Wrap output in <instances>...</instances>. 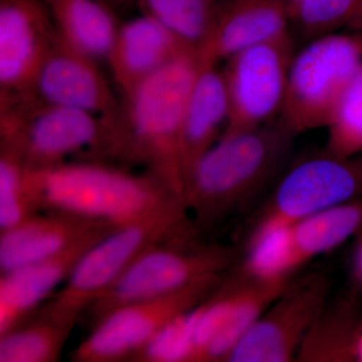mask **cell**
<instances>
[{"label": "cell", "mask_w": 362, "mask_h": 362, "mask_svg": "<svg viewBox=\"0 0 362 362\" xmlns=\"http://www.w3.org/2000/svg\"><path fill=\"white\" fill-rule=\"evenodd\" d=\"M356 359L358 361H362V332L359 333L358 339H357Z\"/></svg>", "instance_id": "obj_30"}, {"label": "cell", "mask_w": 362, "mask_h": 362, "mask_svg": "<svg viewBox=\"0 0 362 362\" xmlns=\"http://www.w3.org/2000/svg\"><path fill=\"white\" fill-rule=\"evenodd\" d=\"M115 225L64 211H42L0 235V272L51 258L83 240L107 235Z\"/></svg>", "instance_id": "obj_14"}, {"label": "cell", "mask_w": 362, "mask_h": 362, "mask_svg": "<svg viewBox=\"0 0 362 362\" xmlns=\"http://www.w3.org/2000/svg\"><path fill=\"white\" fill-rule=\"evenodd\" d=\"M362 197V154L343 157L324 150L288 169L269 211L297 221Z\"/></svg>", "instance_id": "obj_11"}, {"label": "cell", "mask_w": 362, "mask_h": 362, "mask_svg": "<svg viewBox=\"0 0 362 362\" xmlns=\"http://www.w3.org/2000/svg\"><path fill=\"white\" fill-rule=\"evenodd\" d=\"M218 65L201 59L188 96L181 138L185 185L197 162L220 139L228 125L230 104L223 71Z\"/></svg>", "instance_id": "obj_18"}, {"label": "cell", "mask_w": 362, "mask_h": 362, "mask_svg": "<svg viewBox=\"0 0 362 362\" xmlns=\"http://www.w3.org/2000/svg\"><path fill=\"white\" fill-rule=\"evenodd\" d=\"M73 329L39 309L23 323L0 335V362L59 361Z\"/></svg>", "instance_id": "obj_24"}, {"label": "cell", "mask_w": 362, "mask_h": 362, "mask_svg": "<svg viewBox=\"0 0 362 362\" xmlns=\"http://www.w3.org/2000/svg\"><path fill=\"white\" fill-rule=\"evenodd\" d=\"M295 51L292 33L251 45L226 59L230 116L223 133L256 129L280 116Z\"/></svg>", "instance_id": "obj_8"}, {"label": "cell", "mask_w": 362, "mask_h": 362, "mask_svg": "<svg viewBox=\"0 0 362 362\" xmlns=\"http://www.w3.org/2000/svg\"><path fill=\"white\" fill-rule=\"evenodd\" d=\"M325 150L335 156L362 154V66L347 86L327 125Z\"/></svg>", "instance_id": "obj_28"}, {"label": "cell", "mask_w": 362, "mask_h": 362, "mask_svg": "<svg viewBox=\"0 0 362 362\" xmlns=\"http://www.w3.org/2000/svg\"><path fill=\"white\" fill-rule=\"evenodd\" d=\"M235 283L232 312L223 329L206 349L202 362L226 361L259 317L289 286L288 280L263 281L246 274L244 279Z\"/></svg>", "instance_id": "obj_20"}, {"label": "cell", "mask_w": 362, "mask_h": 362, "mask_svg": "<svg viewBox=\"0 0 362 362\" xmlns=\"http://www.w3.org/2000/svg\"><path fill=\"white\" fill-rule=\"evenodd\" d=\"M291 33L290 0H225L199 58L218 64L235 52Z\"/></svg>", "instance_id": "obj_16"}, {"label": "cell", "mask_w": 362, "mask_h": 362, "mask_svg": "<svg viewBox=\"0 0 362 362\" xmlns=\"http://www.w3.org/2000/svg\"><path fill=\"white\" fill-rule=\"evenodd\" d=\"M28 185L40 211H64L115 226L141 218L178 195L149 173L135 175L94 160L28 169Z\"/></svg>", "instance_id": "obj_3"}, {"label": "cell", "mask_w": 362, "mask_h": 362, "mask_svg": "<svg viewBox=\"0 0 362 362\" xmlns=\"http://www.w3.org/2000/svg\"><path fill=\"white\" fill-rule=\"evenodd\" d=\"M59 40L96 61L107 59L119 25L103 0H44Z\"/></svg>", "instance_id": "obj_19"}, {"label": "cell", "mask_w": 362, "mask_h": 362, "mask_svg": "<svg viewBox=\"0 0 362 362\" xmlns=\"http://www.w3.org/2000/svg\"><path fill=\"white\" fill-rule=\"evenodd\" d=\"M221 278L209 279L164 296L120 307L93 326L90 334L71 351V361H129L176 316L211 296L220 287Z\"/></svg>", "instance_id": "obj_9"}, {"label": "cell", "mask_w": 362, "mask_h": 362, "mask_svg": "<svg viewBox=\"0 0 362 362\" xmlns=\"http://www.w3.org/2000/svg\"><path fill=\"white\" fill-rule=\"evenodd\" d=\"M16 98L78 109L116 122L122 115L98 61L63 44L59 37L30 89Z\"/></svg>", "instance_id": "obj_13"}, {"label": "cell", "mask_w": 362, "mask_h": 362, "mask_svg": "<svg viewBox=\"0 0 362 362\" xmlns=\"http://www.w3.org/2000/svg\"><path fill=\"white\" fill-rule=\"evenodd\" d=\"M298 1H299V0H290V2H291V6Z\"/></svg>", "instance_id": "obj_33"}, {"label": "cell", "mask_w": 362, "mask_h": 362, "mask_svg": "<svg viewBox=\"0 0 362 362\" xmlns=\"http://www.w3.org/2000/svg\"><path fill=\"white\" fill-rule=\"evenodd\" d=\"M187 49H190L181 44L160 23L141 13L119 26L106 61L117 86L125 96Z\"/></svg>", "instance_id": "obj_17"}, {"label": "cell", "mask_w": 362, "mask_h": 362, "mask_svg": "<svg viewBox=\"0 0 362 362\" xmlns=\"http://www.w3.org/2000/svg\"><path fill=\"white\" fill-rule=\"evenodd\" d=\"M105 235L90 238L51 258L1 274L0 335L23 323L49 301L70 277L81 257Z\"/></svg>", "instance_id": "obj_15"}, {"label": "cell", "mask_w": 362, "mask_h": 362, "mask_svg": "<svg viewBox=\"0 0 362 362\" xmlns=\"http://www.w3.org/2000/svg\"><path fill=\"white\" fill-rule=\"evenodd\" d=\"M362 66V30L331 33L295 52L280 117L297 136L327 127Z\"/></svg>", "instance_id": "obj_6"}, {"label": "cell", "mask_w": 362, "mask_h": 362, "mask_svg": "<svg viewBox=\"0 0 362 362\" xmlns=\"http://www.w3.org/2000/svg\"><path fill=\"white\" fill-rule=\"evenodd\" d=\"M40 213L28 185V169L13 152L0 147V232Z\"/></svg>", "instance_id": "obj_26"}, {"label": "cell", "mask_w": 362, "mask_h": 362, "mask_svg": "<svg viewBox=\"0 0 362 362\" xmlns=\"http://www.w3.org/2000/svg\"><path fill=\"white\" fill-rule=\"evenodd\" d=\"M118 122L90 112L26 98L0 102V147L28 169L61 165L73 156H115Z\"/></svg>", "instance_id": "obj_5"}, {"label": "cell", "mask_w": 362, "mask_h": 362, "mask_svg": "<svg viewBox=\"0 0 362 362\" xmlns=\"http://www.w3.org/2000/svg\"><path fill=\"white\" fill-rule=\"evenodd\" d=\"M296 134L280 116L237 133H223L185 181L183 199L195 223L213 225L239 209L278 175Z\"/></svg>", "instance_id": "obj_2"}, {"label": "cell", "mask_w": 362, "mask_h": 362, "mask_svg": "<svg viewBox=\"0 0 362 362\" xmlns=\"http://www.w3.org/2000/svg\"><path fill=\"white\" fill-rule=\"evenodd\" d=\"M204 302L176 316L128 361L189 362Z\"/></svg>", "instance_id": "obj_29"}, {"label": "cell", "mask_w": 362, "mask_h": 362, "mask_svg": "<svg viewBox=\"0 0 362 362\" xmlns=\"http://www.w3.org/2000/svg\"><path fill=\"white\" fill-rule=\"evenodd\" d=\"M295 221L268 211L257 226L247 247L244 271L263 281L288 280L299 267L295 250Z\"/></svg>", "instance_id": "obj_21"}, {"label": "cell", "mask_w": 362, "mask_h": 362, "mask_svg": "<svg viewBox=\"0 0 362 362\" xmlns=\"http://www.w3.org/2000/svg\"><path fill=\"white\" fill-rule=\"evenodd\" d=\"M362 228V197L301 218L294 223L298 264L337 249Z\"/></svg>", "instance_id": "obj_22"}, {"label": "cell", "mask_w": 362, "mask_h": 362, "mask_svg": "<svg viewBox=\"0 0 362 362\" xmlns=\"http://www.w3.org/2000/svg\"><path fill=\"white\" fill-rule=\"evenodd\" d=\"M327 281L317 277L288 286L235 347L228 362H286L326 307Z\"/></svg>", "instance_id": "obj_10"}, {"label": "cell", "mask_w": 362, "mask_h": 362, "mask_svg": "<svg viewBox=\"0 0 362 362\" xmlns=\"http://www.w3.org/2000/svg\"><path fill=\"white\" fill-rule=\"evenodd\" d=\"M357 264H358V270L362 277V240L361 247H359L358 258H357Z\"/></svg>", "instance_id": "obj_32"}, {"label": "cell", "mask_w": 362, "mask_h": 362, "mask_svg": "<svg viewBox=\"0 0 362 362\" xmlns=\"http://www.w3.org/2000/svg\"><path fill=\"white\" fill-rule=\"evenodd\" d=\"M201 64L187 49L126 94L116 158L139 164L183 197L181 138L188 96Z\"/></svg>", "instance_id": "obj_1"}, {"label": "cell", "mask_w": 362, "mask_h": 362, "mask_svg": "<svg viewBox=\"0 0 362 362\" xmlns=\"http://www.w3.org/2000/svg\"><path fill=\"white\" fill-rule=\"evenodd\" d=\"M57 40L44 0H0V101L28 92Z\"/></svg>", "instance_id": "obj_12"}, {"label": "cell", "mask_w": 362, "mask_h": 362, "mask_svg": "<svg viewBox=\"0 0 362 362\" xmlns=\"http://www.w3.org/2000/svg\"><path fill=\"white\" fill-rule=\"evenodd\" d=\"M225 0H138L141 13L156 20L188 49L199 52L213 35Z\"/></svg>", "instance_id": "obj_23"}, {"label": "cell", "mask_w": 362, "mask_h": 362, "mask_svg": "<svg viewBox=\"0 0 362 362\" xmlns=\"http://www.w3.org/2000/svg\"><path fill=\"white\" fill-rule=\"evenodd\" d=\"M194 233L169 238L142 252L86 311L92 325L125 305L221 278L230 266L232 255L221 247L195 244Z\"/></svg>", "instance_id": "obj_7"}, {"label": "cell", "mask_w": 362, "mask_h": 362, "mask_svg": "<svg viewBox=\"0 0 362 362\" xmlns=\"http://www.w3.org/2000/svg\"><path fill=\"white\" fill-rule=\"evenodd\" d=\"M362 18V0H299L291 6V28L310 40L349 28Z\"/></svg>", "instance_id": "obj_27"}, {"label": "cell", "mask_w": 362, "mask_h": 362, "mask_svg": "<svg viewBox=\"0 0 362 362\" xmlns=\"http://www.w3.org/2000/svg\"><path fill=\"white\" fill-rule=\"evenodd\" d=\"M194 230L185 199L173 195L151 213L117 226L92 245L42 311L57 322L75 327L90 305L142 252L162 240Z\"/></svg>", "instance_id": "obj_4"}, {"label": "cell", "mask_w": 362, "mask_h": 362, "mask_svg": "<svg viewBox=\"0 0 362 362\" xmlns=\"http://www.w3.org/2000/svg\"><path fill=\"white\" fill-rule=\"evenodd\" d=\"M345 310L324 308L297 352L303 361H347L356 358V334Z\"/></svg>", "instance_id": "obj_25"}, {"label": "cell", "mask_w": 362, "mask_h": 362, "mask_svg": "<svg viewBox=\"0 0 362 362\" xmlns=\"http://www.w3.org/2000/svg\"><path fill=\"white\" fill-rule=\"evenodd\" d=\"M347 30H362V18L361 20L356 21L354 25L349 26Z\"/></svg>", "instance_id": "obj_31"}]
</instances>
